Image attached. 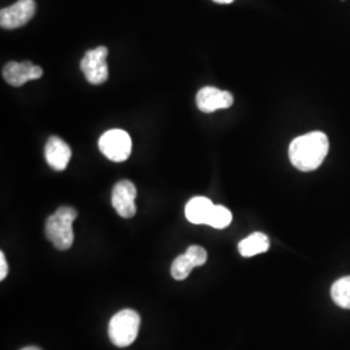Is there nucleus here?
Returning <instances> with one entry per match:
<instances>
[{"mask_svg": "<svg viewBox=\"0 0 350 350\" xmlns=\"http://www.w3.org/2000/svg\"><path fill=\"white\" fill-rule=\"evenodd\" d=\"M328 150L329 142L325 133L312 131L292 140L288 156L296 169L301 172H313L325 161Z\"/></svg>", "mask_w": 350, "mask_h": 350, "instance_id": "obj_1", "label": "nucleus"}, {"mask_svg": "<svg viewBox=\"0 0 350 350\" xmlns=\"http://www.w3.org/2000/svg\"><path fill=\"white\" fill-rule=\"evenodd\" d=\"M78 213L75 208L62 206L49 217L46 222V237L56 250H69L75 241L73 222Z\"/></svg>", "mask_w": 350, "mask_h": 350, "instance_id": "obj_2", "label": "nucleus"}, {"mask_svg": "<svg viewBox=\"0 0 350 350\" xmlns=\"http://www.w3.org/2000/svg\"><path fill=\"white\" fill-rule=\"evenodd\" d=\"M140 317L135 310L125 309L116 314L108 325V335L116 347L126 348L138 336Z\"/></svg>", "mask_w": 350, "mask_h": 350, "instance_id": "obj_3", "label": "nucleus"}, {"mask_svg": "<svg viewBox=\"0 0 350 350\" xmlns=\"http://www.w3.org/2000/svg\"><path fill=\"white\" fill-rule=\"evenodd\" d=\"M99 150L113 163H124L131 154L133 142L125 130L112 129L101 135Z\"/></svg>", "mask_w": 350, "mask_h": 350, "instance_id": "obj_4", "label": "nucleus"}, {"mask_svg": "<svg viewBox=\"0 0 350 350\" xmlns=\"http://www.w3.org/2000/svg\"><path fill=\"white\" fill-rule=\"evenodd\" d=\"M107 56V47L99 46L94 50L88 51L81 60V70L91 85H101L108 79Z\"/></svg>", "mask_w": 350, "mask_h": 350, "instance_id": "obj_5", "label": "nucleus"}, {"mask_svg": "<svg viewBox=\"0 0 350 350\" xmlns=\"http://www.w3.org/2000/svg\"><path fill=\"white\" fill-rule=\"evenodd\" d=\"M37 11L34 0H18L11 7L0 11V26L3 29H17L27 24Z\"/></svg>", "mask_w": 350, "mask_h": 350, "instance_id": "obj_6", "label": "nucleus"}, {"mask_svg": "<svg viewBox=\"0 0 350 350\" xmlns=\"http://www.w3.org/2000/svg\"><path fill=\"white\" fill-rule=\"evenodd\" d=\"M137 188L130 180L118 182L112 192V205L117 214L122 218H133L137 213L135 205Z\"/></svg>", "mask_w": 350, "mask_h": 350, "instance_id": "obj_7", "label": "nucleus"}, {"mask_svg": "<svg viewBox=\"0 0 350 350\" xmlns=\"http://www.w3.org/2000/svg\"><path fill=\"white\" fill-rule=\"evenodd\" d=\"M42 75H43L42 68L30 62H24V63L11 62L5 64V66L3 68L4 81L13 88H20L29 81L39 79Z\"/></svg>", "mask_w": 350, "mask_h": 350, "instance_id": "obj_8", "label": "nucleus"}, {"mask_svg": "<svg viewBox=\"0 0 350 350\" xmlns=\"http://www.w3.org/2000/svg\"><path fill=\"white\" fill-rule=\"evenodd\" d=\"M196 104L201 112L213 113L218 109L230 108L234 104V96L228 91L208 86L198 92Z\"/></svg>", "mask_w": 350, "mask_h": 350, "instance_id": "obj_9", "label": "nucleus"}, {"mask_svg": "<svg viewBox=\"0 0 350 350\" xmlns=\"http://www.w3.org/2000/svg\"><path fill=\"white\" fill-rule=\"evenodd\" d=\"M44 157L53 170L63 172L70 161L72 150L63 139L51 137L44 147Z\"/></svg>", "mask_w": 350, "mask_h": 350, "instance_id": "obj_10", "label": "nucleus"}, {"mask_svg": "<svg viewBox=\"0 0 350 350\" xmlns=\"http://www.w3.org/2000/svg\"><path fill=\"white\" fill-rule=\"evenodd\" d=\"M213 206L214 204L208 198H193L186 205V218L193 225H206Z\"/></svg>", "mask_w": 350, "mask_h": 350, "instance_id": "obj_11", "label": "nucleus"}, {"mask_svg": "<svg viewBox=\"0 0 350 350\" xmlns=\"http://www.w3.org/2000/svg\"><path fill=\"white\" fill-rule=\"evenodd\" d=\"M270 240L262 232H254L239 243V252L243 257H253L267 252Z\"/></svg>", "mask_w": 350, "mask_h": 350, "instance_id": "obj_12", "label": "nucleus"}, {"mask_svg": "<svg viewBox=\"0 0 350 350\" xmlns=\"http://www.w3.org/2000/svg\"><path fill=\"white\" fill-rule=\"evenodd\" d=\"M331 297L340 308L350 309V276H344L334 283Z\"/></svg>", "mask_w": 350, "mask_h": 350, "instance_id": "obj_13", "label": "nucleus"}, {"mask_svg": "<svg viewBox=\"0 0 350 350\" xmlns=\"http://www.w3.org/2000/svg\"><path fill=\"white\" fill-rule=\"evenodd\" d=\"M193 267H196L193 260L191 258V256L188 253H185L175 258L170 271H172V275L175 280H185L191 274Z\"/></svg>", "mask_w": 350, "mask_h": 350, "instance_id": "obj_14", "label": "nucleus"}, {"mask_svg": "<svg viewBox=\"0 0 350 350\" xmlns=\"http://www.w3.org/2000/svg\"><path fill=\"white\" fill-rule=\"evenodd\" d=\"M231 221H232V214L227 208L222 205H214L212 212L209 214V218L206 221V225L211 226L213 228L222 230L227 226H230Z\"/></svg>", "mask_w": 350, "mask_h": 350, "instance_id": "obj_15", "label": "nucleus"}, {"mask_svg": "<svg viewBox=\"0 0 350 350\" xmlns=\"http://www.w3.org/2000/svg\"><path fill=\"white\" fill-rule=\"evenodd\" d=\"M186 253H188L191 256V258L193 260V262L198 266H202L204 263L206 262L208 260V254H206V250H204L200 245H191Z\"/></svg>", "mask_w": 350, "mask_h": 350, "instance_id": "obj_16", "label": "nucleus"}, {"mask_svg": "<svg viewBox=\"0 0 350 350\" xmlns=\"http://www.w3.org/2000/svg\"><path fill=\"white\" fill-rule=\"evenodd\" d=\"M8 274V263L5 261L4 253H0V280H3Z\"/></svg>", "mask_w": 350, "mask_h": 350, "instance_id": "obj_17", "label": "nucleus"}, {"mask_svg": "<svg viewBox=\"0 0 350 350\" xmlns=\"http://www.w3.org/2000/svg\"><path fill=\"white\" fill-rule=\"evenodd\" d=\"M213 1L219 3V4H230V3H232L234 0H213Z\"/></svg>", "mask_w": 350, "mask_h": 350, "instance_id": "obj_18", "label": "nucleus"}, {"mask_svg": "<svg viewBox=\"0 0 350 350\" xmlns=\"http://www.w3.org/2000/svg\"><path fill=\"white\" fill-rule=\"evenodd\" d=\"M21 350H40L37 347H27V348H24V349Z\"/></svg>", "mask_w": 350, "mask_h": 350, "instance_id": "obj_19", "label": "nucleus"}]
</instances>
